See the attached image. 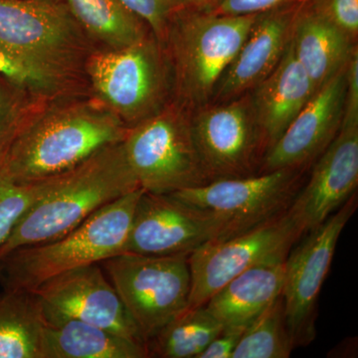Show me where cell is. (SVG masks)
<instances>
[{
  "instance_id": "6da1fadb",
  "label": "cell",
  "mask_w": 358,
  "mask_h": 358,
  "mask_svg": "<svg viewBox=\"0 0 358 358\" xmlns=\"http://www.w3.org/2000/svg\"><path fill=\"white\" fill-rule=\"evenodd\" d=\"M128 127L100 102H74L30 115L0 159V174L28 183L69 171L124 140Z\"/></svg>"
},
{
  "instance_id": "7a4b0ae2",
  "label": "cell",
  "mask_w": 358,
  "mask_h": 358,
  "mask_svg": "<svg viewBox=\"0 0 358 358\" xmlns=\"http://www.w3.org/2000/svg\"><path fill=\"white\" fill-rule=\"evenodd\" d=\"M122 141L54 176L47 192L23 214L0 246V258L20 247L62 236L105 205L141 188Z\"/></svg>"
},
{
  "instance_id": "3957f363",
  "label": "cell",
  "mask_w": 358,
  "mask_h": 358,
  "mask_svg": "<svg viewBox=\"0 0 358 358\" xmlns=\"http://www.w3.org/2000/svg\"><path fill=\"white\" fill-rule=\"evenodd\" d=\"M257 16L187 7L173 18L162 44L173 75L174 103L192 114L212 102Z\"/></svg>"
},
{
  "instance_id": "277c9868",
  "label": "cell",
  "mask_w": 358,
  "mask_h": 358,
  "mask_svg": "<svg viewBox=\"0 0 358 358\" xmlns=\"http://www.w3.org/2000/svg\"><path fill=\"white\" fill-rule=\"evenodd\" d=\"M143 192L138 188L105 205L62 236L0 258L2 288L33 292L56 275L122 253Z\"/></svg>"
},
{
  "instance_id": "5b68a950",
  "label": "cell",
  "mask_w": 358,
  "mask_h": 358,
  "mask_svg": "<svg viewBox=\"0 0 358 358\" xmlns=\"http://www.w3.org/2000/svg\"><path fill=\"white\" fill-rule=\"evenodd\" d=\"M85 70L96 101L128 128L173 102L169 59L152 33L129 46L91 54L85 61Z\"/></svg>"
},
{
  "instance_id": "8992f818",
  "label": "cell",
  "mask_w": 358,
  "mask_h": 358,
  "mask_svg": "<svg viewBox=\"0 0 358 358\" xmlns=\"http://www.w3.org/2000/svg\"><path fill=\"white\" fill-rule=\"evenodd\" d=\"M122 143L145 192L171 194L210 182L193 138L190 113L176 103L129 128Z\"/></svg>"
},
{
  "instance_id": "52a82bcc",
  "label": "cell",
  "mask_w": 358,
  "mask_h": 358,
  "mask_svg": "<svg viewBox=\"0 0 358 358\" xmlns=\"http://www.w3.org/2000/svg\"><path fill=\"white\" fill-rule=\"evenodd\" d=\"M0 47L72 83L88 43L62 2L0 0Z\"/></svg>"
},
{
  "instance_id": "ba28073f",
  "label": "cell",
  "mask_w": 358,
  "mask_h": 358,
  "mask_svg": "<svg viewBox=\"0 0 358 358\" xmlns=\"http://www.w3.org/2000/svg\"><path fill=\"white\" fill-rule=\"evenodd\" d=\"M188 256L122 252L100 263L145 345L189 305Z\"/></svg>"
},
{
  "instance_id": "9c48e42d",
  "label": "cell",
  "mask_w": 358,
  "mask_h": 358,
  "mask_svg": "<svg viewBox=\"0 0 358 358\" xmlns=\"http://www.w3.org/2000/svg\"><path fill=\"white\" fill-rule=\"evenodd\" d=\"M303 236L289 211L229 236L202 245L188 256V307L204 306L226 282L260 264L284 261Z\"/></svg>"
},
{
  "instance_id": "30bf717a",
  "label": "cell",
  "mask_w": 358,
  "mask_h": 358,
  "mask_svg": "<svg viewBox=\"0 0 358 358\" xmlns=\"http://www.w3.org/2000/svg\"><path fill=\"white\" fill-rule=\"evenodd\" d=\"M193 138L210 181L260 173L267 145L249 93L190 114Z\"/></svg>"
},
{
  "instance_id": "8fae6325",
  "label": "cell",
  "mask_w": 358,
  "mask_h": 358,
  "mask_svg": "<svg viewBox=\"0 0 358 358\" xmlns=\"http://www.w3.org/2000/svg\"><path fill=\"white\" fill-rule=\"evenodd\" d=\"M357 209V193L326 221L308 231L285 262L282 298L294 348L315 338L317 303L333 262L339 237Z\"/></svg>"
},
{
  "instance_id": "7c38bea8",
  "label": "cell",
  "mask_w": 358,
  "mask_h": 358,
  "mask_svg": "<svg viewBox=\"0 0 358 358\" xmlns=\"http://www.w3.org/2000/svg\"><path fill=\"white\" fill-rule=\"evenodd\" d=\"M308 171L284 169L246 178L216 179L171 194L220 216L232 235L288 211Z\"/></svg>"
},
{
  "instance_id": "4fadbf2b",
  "label": "cell",
  "mask_w": 358,
  "mask_h": 358,
  "mask_svg": "<svg viewBox=\"0 0 358 358\" xmlns=\"http://www.w3.org/2000/svg\"><path fill=\"white\" fill-rule=\"evenodd\" d=\"M220 216L174 196L143 190L124 252L150 256L190 255L202 245L229 236Z\"/></svg>"
},
{
  "instance_id": "5bb4252c",
  "label": "cell",
  "mask_w": 358,
  "mask_h": 358,
  "mask_svg": "<svg viewBox=\"0 0 358 358\" xmlns=\"http://www.w3.org/2000/svg\"><path fill=\"white\" fill-rule=\"evenodd\" d=\"M47 322L76 320L145 345V339L100 264L56 275L34 289Z\"/></svg>"
},
{
  "instance_id": "9a60e30c",
  "label": "cell",
  "mask_w": 358,
  "mask_h": 358,
  "mask_svg": "<svg viewBox=\"0 0 358 358\" xmlns=\"http://www.w3.org/2000/svg\"><path fill=\"white\" fill-rule=\"evenodd\" d=\"M345 69L320 87L264 157L260 173L310 169L338 136L343 124Z\"/></svg>"
},
{
  "instance_id": "2e32d148",
  "label": "cell",
  "mask_w": 358,
  "mask_h": 358,
  "mask_svg": "<svg viewBox=\"0 0 358 358\" xmlns=\"http://www.w3.org/2000/svg\"><path fill=\"white\" fill-rule=\"evenodd\" d=\"M358 126H341L331 145L313 164L289 208L303 234L326 221L357 192Z\"/></svg>"
},
{
  "instance_id": "e0dca14e",
  "label": "cell",
  "mask_w": 358,
  "mask_h": 358,
  "mask_svg": "<svg viewBox=\"0 0 358 358\" xmlns=\"http://www.w3.org/2000/svg\"><path fill=\"white\" fill-rule=\"evenodd\" d=\"M301 4L258 14L248 36L221 78L210 103L227 102L249 93L275 69L291 41Z\"/></svg>"
},
{
  "instance_id": "ac0fdd59",
  "label": "cell",
  "mask_w": 358,
  "mask_h": 358,
  "mask_svg": "<svg viewBox=\"0 0 358 358\" xmlns=\"http://www.w3.org/2000/svg\"><path fill=\"white\" fill-rule=\"evenodd\" d=\"M315 93L312 81L289 44L275 69L249 92L267 152Z\"/></svg>"
},
{
  "instance_id": "d6986e66",
  "label": "cell",
  "mask_w": 358,
  "mask_h": 358,
  "mask_svg": "<svg viewBox=\"0 0 358 358\" xmlns=\"http://www.w3.org/2000/svg\"><path fill=\"white\" fill-rule=\"evenodd\" d=\"M292 50L317 91L341 72L357 51V42L320 15L308 2L301 4L292 29Z\"/></svg>"
},
{
  "instance_id": "ffe728a7",
  "label": "cell",
  "mask_w": 358,
  "mask_h": 358,
  "mask_svg": "<svg viewBox=\"0 0 358 358\" xmlns=\"http://www.w3.org/2000/svg\"><path fill=\"white\" fill-rule=\"evenodd\" d=\"M284 261L260 264L226 282L205 303L224 327H247L281 296Z\"/></svg>"
},
{
  "instance_id": "44dd1931",
  "label": "cell",
  "mask_w": 358,
  "mask_h": 358,
  "mask_svg": "<svg viewBox=\"0 0 358 358\" xmlns=\"http://www.w3.org/2000/svg\"><path fill=\"white\" fill-rule=\"evenodd\" d=\"M147 346L76 320L47 322L42 358H147Z\"/></svg>"
},
{
  "instance_id": "7402d4cb",
  "label": "cell",
  "mask_w": 358,
  "mask_h": 358,
  "mask_svg": "<svg viewBox=\"0 0 358 358\" xmlns=\"http://www.w3.org/2000/svg\"><path fill=\"white\" fill-rule=\"evenodd\" d=\"M46 324L34 292L4 289L0 294V358H42Z\"/></svg>"
},
{
  "instance_id": "603a6c76",
  "label": "cell",
  "mask_w": 358,
  "mask_h": 358,
  "mask_svg": "<svg viewBox=\"0 0 358 358\" xmlns=\"http://www.w3.org/2000/svg\"><path fill=\"white\" fill-rule=\"evenodd\" d=\"M62 2L87 38L117 49L136 43L150 34L145 23L121 0H57Z\"/></svg>"
},
{
  "instance_id": "cb8c5ba5",
  "label": "cell",
  "mask_w": 358,
  "mask_h": 358,
  "mask_svg": "<svg viewBox=\"0 0 358 358\" xmlns=\"http://www.w3.org/2000/svg\"><path fill=\"white\" fill-rule=\"evenodd\" d=\"M223 329L205 306L187 307L148 341V357L199 358Z\"/></svg>"
},
{
  "instance_id": "d4e9b609",
  "label": "cell",
  "mask_w": 358,
  "mask_h": 358,
  "mask_svg": "<svg viewBox=\"0 0 358 358\" xmlns=\"http://www.w3.org/2000/svg\"><path fill=\"white\" fill-rule=\"evenodd\" d=\"M294 348L280 296L247 326L232 358H288Z\"/></svg>"
},
{
  "instance_id": "484cf974",
  "label": "cell",
  "mask_w": 358,
  "mask_h": 358,
  "mask_svg": "<svg viewBox=\"0 0 358 358\" xmlns=\"http://www.w3.org/2000/svg\"><path fill=\"white\" fill-rule=\"evenodd\" d=\"M51 178L34 182H14L0 174V246L6 241L20 219L47 192Z\"/></svg>"
},
{
  "instance_id": "4316f807",
  "label": "cell",
  "mask_w": 358,
  "mask_h": 358,
  "mask_svg": "<svg viewBox=\"0 0 358 358\" xmlns=\"http://www.w3.org/2000/svg\"><path fill=\"white\" fill-rule=\"evenodd\" d=\"M0 74L40 98L57 95L67 90V81L30 64L0 47Z\"/></svg>"
},
{
  "instance_id": "83f0119b",
  "label": "cell",
  "mask_w": 358,
  "mask_h": 358,
  "mask_svg": "<svg viewBox=\"0 0 358 358\" xmlns=\"http://www.w3.org/2000/svg\"><path fill=\"white\" fill-rule=\"evenodd\" d=\"M32 96L27 90L0 74V159L32 114L29 99Z\"/></svg>"
},
{
  "instance_id": "f1b7e54d",
  "label": "cell",
  "mask_w": 358,
  "mask_h": 358,
  "mask_svg": "<svg viewBox=\"0 0 358 358\" xmlns=\"http://www.w3.org/2000/svg\"><path fill=\"white\" fill-rule=\"evenodd\" d=\"M127 8L145 23L162 43L167 28L180 11L187 8V0H121Z\"/></svg>"
},
{
  "instance_id": "f546056e",
  "label": "cell",
  "mask_w": 358,
  "mask_h": 358,
  "mask_svg": "<svg viewBox=\"0 0 358 358\" xmlns=\"http://www.w3.org/2000/svg\"><path fill=\"white\" fill-rule=\"evenodd\" d=\"M308 3L320 15L357 42L358 0H310Z\"/></svg>"
},
{
  "instance_id": "4dcf8cb0",
  "label": "cell",
  "mask_w": 358,
  "mask_h": 358,
  "mask_svg": "<svg viewBox=\"0 0 358 358\" xmlns=\"http://www.w3.org/2000/svg\"><path fill=\"white\" fill-rule=\"evenodd\" d=\"M310 0H220L212 13L224 15H251L289 4L305 3Z\"/></svg>"
},
{
  "instance_id": "1f68e13d",
  "label": "cell",
  "mask_w": 358,
  "mask_h": 358,
  "mask_svg": "<svg viewBox=\"0 0 358 358\" xmlns=\"http://www.w3.org/2000/svg\"><path fill=\"white\" fill-rule=\"evenodd\" d=\"M345 77V110L341 126H358V50L346 66Z\"/></svg>"
},
{
  "instance_id": "d6a6232c",
  "label": "cell",
  "mask_w": 358,
  "mask_h": 358,
  "mask_svg": "<svg viewBox=\"0 0 358 358\" xmlns=\"http://www.w3.org/2000/svg\"><path fill=\"white\" fill-rule=\"evenodd\" d=\"M247 327H224L199 358H232L233 352L239 343Z\"/></svg>"
},
{
  "instance_id": "836d02e7",
  "label": "cell",
  "mask_w": 358,
  "mask_h": 358,
  "mask_svg": "<svg viewBox=\"0 0 358 358\" xmlns=\"http://www.w3.org/2000/svg\"><path fill=\"white\" fill-rule=\"evenodd\" d=\"M188 7L199 9V10L210 11L220 0H187Z\"/></svg>"
}]
</instances>
